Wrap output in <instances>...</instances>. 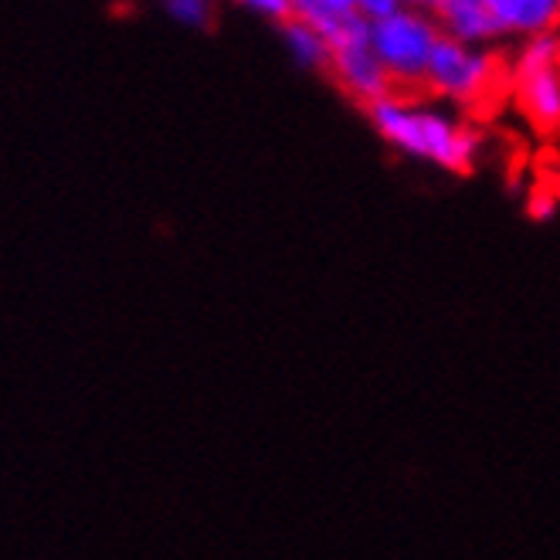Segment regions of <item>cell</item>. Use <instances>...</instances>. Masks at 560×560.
<instances>
[{"label":"cell","instance_id":"obj_1","mask_svg":"<svg viewBox=\"0 0 560 560\" xmlns=\"http://www.w3.org/2000/svg\"><path fill=\"white\" fill-rule=\"evenodd\" d=\"M371 126L394 147L415 160H428L442 171L463 174L476 163L479 153V133L463 126L455 116L421 106L411 95L390 92L381 103L368 106Z\"/></svg>","mask_w":560,"mask_h":560},{"label":"cell","instance_id":"obj_2","mask_svg":"<svg viewBox=\"0 0 560 560\" xmlns=\"http://www.w3.org/2000/svg\"><path fill=\"white\" fill-rule=\"evenodd\" d=\"M371 42L390 89L401 95L424 89L428 65H432V55L442 42V31L432 11L398 8L381 21H371Z\"/></svg>","mask_w":560,"mask_h":560},{"label":"cell","instance_id":"obj_3","mask_svg":"<svg viewBox=\"0 0 560 560\" xmlns=\"http://www.w3.org/2000/svg\"><path fill=\"white\" fill-rule=\"evenodd\" d=\"M503 79H510V65L492 48L442 38L428 65L424 89L455 106H479L503 85Z\"/></svg>","mask_w":560,"mask_h":560},{"label":"cell","instance_id":"obj_4","mask_svg":"<svg viewBox=\"0 0 560 560\" xmlns=\"http://www.w3.org/2000/svg\"><path fill=\"white\" fill-rule=\"evenodd\" d=\"M510 82L526 119L540 129H560V31L520 42Z\"/></svg>","mask_w":560,"mask_h":560},{"label":"cell","instance_id":"obj_5","mask_svg":"<svg viewBox=\"0 0 560 560\" xmlns=\"http://www.w3.org/2000/svg\"><path fill=\"white\" fill-rule=\"evenodd\" d=\"M329 75L334 82L360 106H374L387 98L394 89L387 82V72L374 55L371 42V21L364 14H353L343 27L329 35Z\"/></svg>","mask_w":560,"mask_h":560},{"label":"cell","instance_id":"obj_6","mask_svg":"<svg viewBox=\"0 0 560 560\" xmlns=\"http://www.w3.org/2000/svg\"><path fill=\"white\" fill-rule=\"evenodd\" d=\"M486 8L500 27V38L530 42L560 31V0H486Z\"/></svg>","mask_w":560,"mask_h":560},{"label":"cell","instance_id":"obj_7","mask_svg":"<svg viewBox=\"0 0 560 560\" xmlns=\"http://www.w3.org/2000/svg\"><path fill=\"white\" fill-rule=\"evenodd\" d=\"M432 18L442 31V38L463 45H492L500 42V27L492 21L486 0H435Z\"/></svg>","mask_w":560,"mask_h":560},{"label":"cell","instance_id":"obj_8","mask_svg":"<svg viewBox=\"0 0 560 560\" xmlns=\"http://www.w3.org/2000/svg\"><path fill=\"white\" fill-rule=\"evenodd\" d=\"M279 35H282L289 58L300 65V69H306V72H326L329 69V38L323 35V31L289 18L279 24Z\"/></svg>","mask_w":560,"mask_h":560},{"label":"cell","instance_id":"obj_9","mask_svg":"<svg viewBox=\"0 0 560 560\" xmlns=\"http://www.w3.org/2000/svg\"><path fill=\"white\" fill-rule=\"evenodd\" d=\"M357 14L353 0H289V18L303 21L329 38L337 27H343Z\"/></svg>","mask_w":560,"mask_h":560},{"label":"cell","instance_id":"obj_10","mask_svg":"<svg viewBox=\"0 0 560 560\" xmlns=\"http://www.w3.org/2000/svg\"><path fill=\"white\" fill-rule=\"evenodd\" d=\"M160 8L174 24L190 31H205L214 21V0H160Z\"/></svg>","mask_w":560,"mask_h":560},{"label":"cell","instance_id":"obj_11","mask_svg":"<svg viewBox=\"0 0 560 560\" xmlns=\"http://www.w3.org/2000/svg\"><path fill=\"white\" fill-rule=\"evenodd\" d=\"M235 4L258 18H266V21H276V24L289 21V0H235Z\"/></svg>","mask_w":560,"mask_h":560},{"label":"cell","instance_id":"obj_12","mask_svg":"<svg viewBox=\"0 0 560 560\" xmlns=\"http://www.w3.org/2000/svg\"><path fill=\"white\" fill-rule=\"evenodd\" d=\"M401 8H411V11H432L435 0H398Z\"/></svg>","mask_w":560,"mask_h":560},{"label":"cell","instance_id":"obj_13","mask_svg":"<svg viewBox=\"0 0 560 560\" xmlns=\"http://www.w3.org/2000/svg\"><path fill=\"white\" fill-rule=\"evenodd\" d=\"M550 211H553L550 201H534V205H530V214H534V218H550Z\"/></svg>","mask_w":560,"mask_h":560},{"label":"cell","instance_id":"obj_14","mask_svg":"<svg viewBox=\"0 0 560 560\" xmlns=\"http://www.w3.org/2000/svg\"><path fill=\"white\" fill-rule=\"evenodd\" d=\"M353 8H357V4H353Z\"/></svg>","mask_w":560,"mask_h":560}]
</instances>
